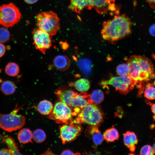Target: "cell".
Wrapping results in <instances>:
<instances>
[{
  "mask_svg": "<svg viewBox=\"0 0 155 155\" xmlns=\"http://www.w3.org/2000/svg\"><path fill=\"white\" fill-rule=\"evenodd\" d=\"M86 8L89 9L93 8L100 14L105 13L108 11H114L116 9L115 0H86Z\"/></svg>",
  "mask_w": 155,
  "mask_h": 155,
  "instance_id": "7c38bea8",
  "label": "cell"
},
{
  "mask_svg": "<svg viewBox=\"0 0 155 155\" xmlns=\"http://www.w3.org/2000/svg\"><path fill=\"white\" fill-rule=\"evenodd\" d=\"M32 139L36 143H40L44 141L46 134L44 131L41 129L35 130L32 133Z\"/></svg>",
  "mask_w": 155,
  "mask_h": 155,
  "instance_id": "484cf974",
  "label": "cell"
},
{
  "mask_svg": "<svg viewBox=\"0 0 155 155\" xmlns=\"http://www.w3.org/2000/svg\"><path fill=\"white\" fill-rule=\"evenodd\" d=\"M82 130L80 124L76 123L73 119L65 123L60 128V135L62 144H65L75 140Z\"/></svg>",
  "mask_w": 155,
  "mask_h": 155,
  "instance_id": "30bf717a",
  "label": "cell"
},
{
  "mask_svg": "<svg viewBox=\"0 0 155 155\" xmlns=\"http://www.w3.org/2000/svg\"><path fill=\"white\" fill-rule=\"evenodd\" d=\"M10 34L7 29L4 27L0 28V42L4 43L10 38Z\"/></svg>",
  "mask_w": 155,
  "mask_h": 155,
  "instance_id": "f1b7e54d",
  "label": "cell"
},
{
  "mask_svg": "<svg viewBox=\"0 0 155 155\" xmlns=\"http://www.w3.org/2000/svg\"><path fill=\"white\" fill-rule=\"evenodd\" d=\"M36 20L38 28L51 36L56 34L60 29V20L57 15L52 11L39 13Z\"/></svg>",
  "mask_w": 155,
  "mask_h": 155,
  "instance_id": "8992f818",
  "label": "cell"
},
{
  "mask_svg": "<svg viewBox=\"0 0 155 155\" xmlns=\"http://www.w3.org/2000/svg\"><path fill=\"white\" fill-rule=\"evenodd\" d=\"M2 137V142L6 144L8 148L10 150L12 155L22 154L20 152L18 146L13 138L10 136L5 135H3Z\"/></svg>",
  "mask_w": 155,
  "mask_h": 155,
  "instance_id": "2e32d148",
  "label": "cell"
},
{
  "mask_svg": "<svg viewBox=\"0 0 155 155\" xmlns=\"http://www.w3.org/2000/svg\"><path fill=\"white\" fill-rule=\"evenodd\" d=\"M154 154L152 147L149 145H146L143 146L140 152V155H152Z\"/></svg>",
  "mask_w": 155,
  "mask_h": 155,
  "instance_id": "f546056e",
  "label": "cell"
},
{
  "mask_svg": "<svg viewBox=\"0 0 155 155\" xmlns=\"http://www.w3.org/2000/svg\"><path fill=\"white\" fill-rule=\"evenodd\" d=\"M55 93L59 101L71 107L82 109L88 104L92 103L90 94L86 92L78 93L64 86H59L55 90Z\"/></svg>",
  "mask_w": 155,
  "mask_h": 155,
  "instance_id": "3957f363",
  "label": "cell"
},
{
  "mask_svg": "<svg viewBox=\"0 0 155 155\" xmlns=\"http://www.w3.org/2000/svg\"><path fill=\"white\" fill-rule=\"evenodd\" d=\"M153 119H154V120L155 121V116L154 115L153 116Z\"/></svg>",
  "mask_w": 155,
  "mask_h": 155,
  "instance_id": "f35d334b",
  "label": "cell"
},
{
  "mask_svg": "<svg viewBox=\"0 0 155 155\" xmlns=\"http://www.w3.org/2000/svg\"><path fill=\"white\" fill-rule=\"evenodd\" d=\"M69 84L80 92H86L89 89L90 87L89 81L84 78L78 79L74 83H71Z\"/></svg>",
  "mask_w": 155,
  "mask_h": 155,
  "instance_id": "ac0fdd59",
  "label": "cell"
},
{
  "mask_svg": "<svg viewBox=\"0 0 155 155\" xmlns=\"http://www.w3.org/2000/svg\"><path fill=\"white\" fill-rule=\"evenodd\" d=\"M146 103L150 106L152 111L155 116V103H151L147 100Z\"/></svg>",
  "mask_w": 155,
  "mask_h": 155,
  "instance_id": "e575fe53",
  "label": "cell"
},
{
  "mask_svg": "<svg viewBox=\"0 0 155 155\" xmlns=\"http://www.w3.org/2000/svg\"><path fill=\"white\" fill-rule=\"evenodd\" d=\"M21 16L18 8L13 3L0 7V24L5 27L14 26L19 21Z\"/></svg>",
  "mask_w": 155,
  "mask_h": 155,
  "instance_id": "ba28073f",
  "label": "cell"
},
{
  "mask_svg": "<svg viewBox=\"0 0 155 155\" xmlns=\"http://www.w3.org/2000/svg\"><path fill=\"white\" fill-rule=\"evenodd\" d=\"M32 34L33 44L36 49L45 54L52 46L51 36L39 28L34 29Z\"/></svg>",
  "mask_w": 155,
  "mask_h": 155,
  "instance_id": "8fae6325",
  "label": "cell"
},
{
  "mask_svg": "<svg viewBox=\"0 0 155 155\" xmlns=\"http://www.w3.org/2000/svg\"><path fill=\"white\" fill-rule=\"evenodd\" d=\"M78 65L83 72L86 74L89 73L91 71L92 63L88 59H81L78 62Z\"/></svg>",
  "mask_w": 155,
  "mask_h": 155,
  "instance_id": "d4e9b609",
  "label": "cell"
},
{
  "mask_svg": "<svg viewBox=\"0 0 155 155\" xmlns=\"http://www.w3.org/2000/svg\"><path fill=\"white\" fill-rule=\"evenodd\" d=\"M116 72L119 76L123 77L129 75V67L127 63H123L118 65L116 68Z\"/></svg>",
  "mask_w": 155,
  "mask_h": 155,
  "instance_id": "83f0119b",
  "label": "cell"
},
{
  "mask_svg": "<svg viewBox=\"0 0 155 155\" xmlns=\"http://www.w3.org/2000/svg\"><path fill=\"white\" fill-rule=\"evenodd\" d=\"M77 115L73 108L59 100L53 106L52 112L48 115V118L55 121L57 123H65L72 120L73 117Z\"/></svg>",
  "mask_w": 155,
  "mask_h": 155,
  "instance_id": "52a82bcc",
  "label": "cell"
},
{
  "mask_svg": "<svg viewBox=\"0 0 155 155\" xmlns=\"http://www.w3.org/2000/svg\"><path fill=\"white\" fill-rule=\"evenodd\" d=\"M61 155H78L80 154L79 153H74L71 150L67 149L64 150L62 152L61 154Z\"/></svg>",
  "mask_w": 155,
  "mask_h": 155,
  "instance_id": "d6a6232c",
  "label": "cell"
},
{
  "mask_svg": "<svg viewBox=\"0 0 155 155\" xmlns=\"http://www.w3.org/2000/svg\"><path fill=\"white\" fill-rule=\"evenodd\" d=\"M71 64L69 59L65 55H58L56 56L53 60V64L58 70L65 71L69 68Z\"/></svg>",
  "mask_w": 155,
  "mask_h": 155,
  "instance_id": "5bb4252c",
  "label": "cell"
},
{
  "mask_svg": "<svg viewBox=\"0 0 155 155\" xmlns=\"http://www.w3.org/2000/svg\"><path fill=\"white\" fill-rule=\"evenodd\" d=\"M133 23L124 14L115 16L112 19L104 22L101 33L103 38L113 42L128 35Z\"/></svg>",
  "mask_w": 155,
  "mask_h": 155,
  "instance_id": "6da1fadb",
  "label": "cell"
},
{
  "mask_svg": "<svg viewBox=\"0 0 155 155\" xmlns=\"http://www.w3.org/2000/svg\"><path fill=\"white\" fill-rule=\"evenodd\" d=\"M17 137L19 142L22 144L32 142V133L28 128H24L20 130L18 134Z\"/></svg>",
  "mask_w": 155,
  "mask_h": 155,
  "instance_id": "e0dca14e",
  "label": "cell"
},
{
  "mask_svg": "<svg viewBox=\"0 0 155 155\" xmlns=\"http://www.w3.org/2000/svg\"><path fill=\"white\" fill-rule=\"evenodd\" d=\"M26 3L29 4H32L36 3L38 0H24Z\"/></svg>",
  "mask_w": 155,
  "mask_h": 155,
  "instance_id": "8d00e7d4",
  "label": "cell"
},
{
  "mask_svg": "<svg viewBox=\"0 0 155 155\" xmlns=\"http://www.w3.org/2000/svg\"><path fill=\"white\" fill-rule=\"evenodd\" d=\"M86 134L92 139L94 143L96 145L102 144L104 140L103 136L98 126H91L88 127L86 130Z\"/></svg>",
  "mask_w": 155,
  "mask_h": 155,
  "instance_id": "4fadbf2b",
  "label": "cell"
},
{
  "mask_svg": "<svg viewBox=\"0 0 155 155\" xmlns=\"http://www.w3.org/2000/svg\"><path fill=\"white\" fill-rule=\"evenodd\" d=\"M144 95L148 99H155V87L150 84H148L144 91Z\"/></svg>",
  "mask_w": 155,
  "mask_h": 155,
  "instance_id": "4316f807",
  "label": "cell"
},
{
  "mask_svg": "<svg viewBox=\"0 0 155 155\" xmlns=\"http://www.w3.org/2000/svg\"><path fill=\"white\" fill-rule=\"evenodd\" d=\"M74 119L77 123H84L90 126H98L102 122V113L95 104H88L82 108Z\"/></svg>",
  "mask_w": 155,
  "mask_h": 155,
  "instance_id": "5b68a950",
  "label": "cell"
},
{
  "mask_svg": "<svg viewBox=\"0 0 155 155\" xmlns=\"http://www.w3.org/2000/svg\"><path fill=\"white\" fill-rule=\"evenodd\" d=\"M100 84L104 86L111 85L121 94H126L133 88L134 86L136 85V83L128 75L123 77H113L108 80L102 81Z\"/></svg>",
  "mask_w": 155,
  "mask_h": 155,
  "instance_id": "9c48e42d",
  "label": "cell"
},
{
  "mask_svg": "<svg viewBox=\"0 0 155 155\" xmlns=\"http://www.w3.org/2000/svg\"><path fill=\"white\" fill-rule=\"evenodd\" d=\"M152 148L154 154H155V143L153 145Z\"/></svg>",
  "mask_w": 155,
  "mask_h": 155,
  "instance_id": "74e56055",
  "label": "cell"
},
{
  "mask_svg": "<svg viewBox=\"0 0 155 155\" xmlns=\"http://www.w3.org/2000/svg\"><path fill=\"white\" fill-rule=\"evenodd\" d=\"M124 144L130 150L134 152L135 150V145L137 143L138 140L135 134L133 132L127 131L123 135Z\"/></svg>",
  "mask_w": 155,
  "mask_h": 155,
  "instance_id": "9a60e30c",
  "label": "cell"
},
{
  "mask_svg": "<svg viewBox=\"0 0 155 155\" xmlns=\"http://www.w3.org/2000/svg\"><path fill=\"white\" fill-rule=\"evenodd\" d=\"M53 107L52 103L50 101L44 100L40 101L37 106V109L41 114L49 115L52 112Z\"/></svg>",
  "mask_w": 155,
  "mask_h": 155,
  "instance_id": "d6986e66",
  "label": "cell"
},
{
  "mask_svg": "<svg viewBox=\"0 0 155 155\" xmlns=\"http://www.w3.org/2000/svg\"><path fill=\"white\" fill-rule=\"evenodd\" d=\"M127 64L129 75L136 82L138 87L142 82H148L155 78L153 65L148 58L140 55H133L128 59Z\"/></svg>",
  "mask_w": 155,
  "mask_h": 155,
  "instance_id": "7a4b0ae2",
  "label": "cell"
},
{
  "mask_svg": "<svg viewBox=\"0 0 155 155\" xmlns=\"http://www.w3.org/2000/svg\"><path fill=\"white\" fill-rule=\"evenodd\" d=\"M21 107L17 104L9 113H0V128L7 131L11 132L23 127L25 123V118L22 114H18Z\"/></svg>",
  "mask_w": 155,
  "mask_h": 155,
  "instance_id": "277c9868",
  "label": "cell"
},
{
  "mask_svg": "<svg viewBox=\"0 0 155 155\" xmlns=\"http://www.w3.org/2000/svg\"><path fill=\"white\" fill-rule=\"evenodd\" d=\"M104 139L108 142H112L117 140L119 137L117 129L112 127L106 130L103 135Z\"/></svg>",
  "mask_w": 155,
  "mask_h": 155,
  "instance_id": "7402d4cb",
  "label": "cell"
},
{
  "mask_svg": "<svg viewBox=\"0 0 155 155\" xmlns=\"http://www.w3.org/2000/svg\"><path fill=\"white\" fill-rule=\"evenodd\" d=\"M0 155H11L12 154L8 148H1L0 149Z\"/></svg>",
  "mask_w": 155,
  "mask_h": 155,
  "instance_id": "4dcf8cb0",
  "label": "cell"
},
{
  "mask_svg": "<svg viewBox=\"0 0 155 155\" xmlns=\"http://www.w3.org/2000/svg\"><path fill=\"white\" fill-rule=\"evenodd\" d=\"M5 71V73L8 75L14 77L16 76L19 73L20 67L16 63L11 62L8 63L6 65Z\"/></svg>",
  "mask_w": 155,
  "mask_h": 155,
  "instance_id": "603a6c76",
  "label": "cell"
},
{
  "mask_svg": "<svg viewBox=\"0 0 155 155\" xmlns=\"http://www.w3.org/2000/svg\"><path fill=\"white\" fill-rule=\"evenodd\" d=\"M104 98L103 92L99 89L95 90L90 94V98L92 103L95 104L101 103L103 101Z\"/></svg>",
  "mask_w": 155,
  "mask_h": 155,
  "instance_id": "cb8c5ba5",
  "label": "cell"
},
{
  "mask_svg": "<svg viewBox=\"0 0 155 155\" xmlns=\"http://www.w3.org/2000/svg\"><path fill=\"white\" fill-rule=\"evenodd\" d=\"M6 52V47L3 43L0 42V57H3Z\"/></svg>",
  "mask_w": 155,
  "mask_h": 155,
  "instance_id": "1f68e13d",
  "label": "cell"
},
{
  "mask_svg": "<svg viewBox=\"0 0 155 155\" xmlns=\"http://www.w3.org/2000/svg\"><path fill=\"white\" fill-rule=\"evenodd\" d=\"M149 32L151 35L155 36V24L152 25L150 27Z\"/></svg>",
  "mask_w": 155,
  "mask_h": 155,
  "instance_id": "836d02e7",
  "label": "cell"
},
{
  "mask_svg": "<svg viewBox=\"0 0 155 155\" xmlns=\"http://www.w3.org/2000/svg\"><path fill=\"white\" fill-rule=\"evenodd\" d=\"M16 89L15 84L12 81L9 80L3 82L0 86L1 91L6 95L13 94L16 91Z\"/></svg>",
  "mask_w": 155,
  "mask_h": 155,
  "instance_id": "44dd1931",
  "label": "cell"
},
{
  "mask_svg": "<svg viewBox=\"0 0 155 155\" xmlns=\"http://www.w3.org/2000/svg\"><path fill=\"white\" fill-rule=\"evenodd\" d=\"M149 3L150 6L154 9H155V0H146Z\"/></svg>",
  "mask_w": 155,
  "mask_h": 155,
  "instance_id": "d590c367",
  "label": "cell"
},
{
  "mask_svg": "<svg viewBox=\"0 0 155 155\" xmlns=\"http://www.w3.org/2000/svg\"><path fill=\"white\" fill-rule=\"evenodd\" d=\"M86 6V0H71L68 8L73 11L80 13Z\"/></svg>",
  "mask_w": 155,
  "mask_h": 155,
  "instance_id": "ffe728a7",
  "label": "cell"
}]
</instances>
